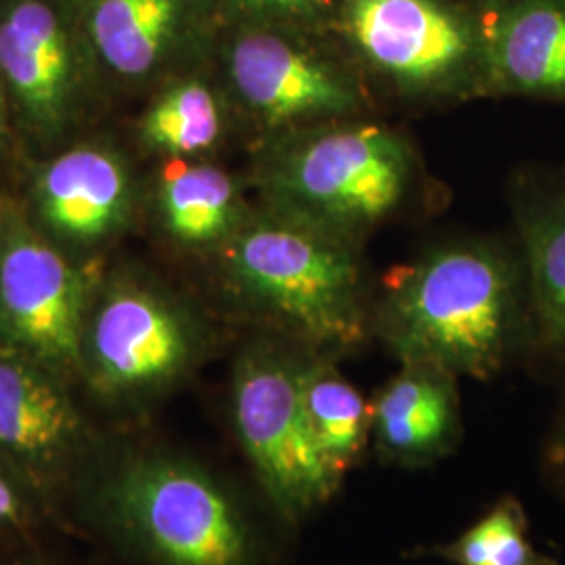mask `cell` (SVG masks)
<instances>
[{
  "instance_id": "6da1fadb",
  "label": "cell",
  "mask_w": 565,
  "mask_h": 565,
  "mask_svg": "<svg viewBox=\"0 0 565 565\" xmlns=\"http://www.w3.org/2000/svg\"><path fill=\"white\" fill-rule=\"evenodd\" d=\"M385 327L408 364L488 377L530 340L524 256L486 245L431 254L394 285Z\"/></svg>"
},
{
  "instance_id": "7a4b0ae2",
  "label": "cell",
  "mask_w": 565,
  "mask_h": 565,
  "mask_svg": "<svg viewBox=\"0 0 565 565\" xmlns=\"http://www.w3.org/2000/svg\"><path fill=\"white\" fill-rule=\"evenodd\" d=\"M228 266L249 300L321 343L361 338L359 270L335 231L289 214L235 239Z\"/></svg>"
},
{
  "instance_id": "3957f363",
  "label": "cell",
  "mask_w": 565,
  "mask_h": 565,
  "mask_svg": "<svg viewBox=\"0 0 565 565\" xmlns=\"http://www.w3.org/2000/svg\"><path fill=\"white\" fill-rule=\"evenodd\" d=\"M411 156L401 137L380 126L327 130L281 163L275 181L294 216L329 231L380 223L403 202Z\"/></svg>"
},
{
  "instance_id": "277c9868",
  "label": "cell",
  "mask_w": 565,
  "mask_h": 565,
  "mask_svg": "<svg viewBox=\"0 0 565 565\" xmlns=\"http://www.w3.org/2000/svg\"><path fill=\"white\" fill-rule=\"evenodd\" d=\"M235 422L264 488L282 513L298 515L331 497L338 480L312 440L298 366L270 352L249 354L235 380Z\"/></svg>"
},
{
  "instance_id": "5b68a950",
  "label": "cell",
  "mask_w": 565,
  "mask_h": 565,
  "mask_svg": "<svg viewBox=\"0 0 565 565\" xmlns=\"http://www.w3.org/2000/svg\"><path fill=\"white\" fill-rule=\"evenodd\" d=\"M120 509L163 564H245L247 532L239 513L193 467L172 461L132 467L121 480Z\"/></svg>"
},
{
  "instance_id": "8992f818",
  "label": "cell",
  "mask_w": 565,
  "mask_h": 565,
  "mask_svg": "<svg viewBox=\"0 0 565 565\" xmlns=\"http://www.w3.org/2000/svg\"><path fill=\"white\" fill-rule=\"evenodd\" d=\"M81 310V279L53 247L30 235L2 247L0 312L21 343L55 363L76 361Z\"/></svg>"
},
{
  "instance_id": "52a82bcc",
  "label": "cell",
  "mask_w": 565,
  "mask_h": 565,
  "mask_svg": "<svg viewBox=\"0 0 565 565\" xmlns=\"http://www.w3.org/2000/svg\"><path fill=\"white\" fill-rule=\"evenodd\" d=\"M231 78L243 102L270 124L340 118L359 105L342 76L273 34L235 44Z\"/></svg>"
},
{
  "instance_id": "ba28073f",
  "label": "cell",
  "mask_w": 565,
  "mask_h": 565,
  "mask_svg": "<svg viewBox=\"0 0 565 565\" xmlns=\"http://www.w3.org/2000/svg\"><path fill=\"white\" fill-rule=\"evenodd\" d=\"M348 20L369 61L411 86L450 78L467 53L461 25L431 0H350Z\"/></svg>"
},
{
  "instance_id": "9c48e42d",
  "label": "cell",
  "mask_w": 565,
  "mask_h": 565,
  "mask_svg": "<svg viewBox=\"0 0 565 565\" xmlns=\"http://www.w3.org/2000/svg\"><path fill=\"white\" fill-rule=\"evenodd\" d=\"M518 224L530 298V342L565 359V177H525Z\"/></svg>"
},
{
  "instance_id": "30bf717a",
  "label": "cell",
  "mask_w": 565,
  "mask_h": 565,
  "mask_svg": "<svg viewBox=\"0 0 565 565\" xmlns=\"http://www.w3.org/2000/svg\"><path fill=\"white\" fill-rule=\"evenodd\" d=\"M189 333L179 315L141 291L105 303L93 329L103 375L116 385H145L172 377L189 356Z\"/></svg>"
},
{
  "instance_id": "8fae6325",
  "label": "cell",
  "mask_w": 565,
  "mask_h": 565,
  "mask_svg": "<svg viewBox=\"0 0 565 565\" xmlns=\"http://www.w3.org/2000/svg\"><path fill=\"white\" fill-rule=\"evenodd\" d=\"M499 90L565 103V0H507L488 39Z\"/></svg>"
},
{
  "instance_id": "7c38bea8",
  "label": "cell",
  "mask_w": 565,
  "mask_h": 565,
  "mask_svg": "<svg viewBox=\"0 0 565 565\" xmlns=\"http://www.w3.org/2000/svg\"><path fill=\"white\" fill-rule=\"evenodd\" d=\"M0 70L25 114L60 124L72 88V63L60 20L41 0H23L0 23Z\"/></svg>"
},
{
  "instance_id": "4fadbf2b",
  "label": "cell",
  "mask_w": 565,
  "mask_h": 565,
  "mask_svg": "<svg viewBox=\"0 0 565 565\" xmlns=\"http://www.w3.org/2000/svg\"><path fill=\"white\" fill-rule=\"evenodd\" d=\"M39 198L44 218L63 235L95 239L124 216L128 182L114 156L81 147L42 172Z\"/></svg>"
},
{
  "instance_id": "5bb4252c",
  "label": "cell",
  "mask_w": 565,
  "mask_h": 565,
  "mask_svg": "<svg viewBox=\"0 0 565 565\" xmlns=\"http://www.w3.org/2000/svg\"><path fill=\"white\" fill-rule=\"evenodd\" d=\"M371 419L377 443L390 457H436L455 434V398L445 371L411 364L380 394Z\"/></svg>"
},
{
  "instance_id": "9a60e30c",
  "label": "cell",
  "mask_w": 565,
  "mask_h": 565,
  "mask_svg": "<svg viewBox=\"0 0 565 565\" xmlns=\"http://www.w3.org/2000/svg\"><path fill=\"white\" fill-rule=\"evenodd\" d=\"M179 21V0H97L90 34L105 63L142 76L162 60Z\"/></svg>"
},
{
  "instance_id": "2e32d148",
  "label": "cell",
  "mask_w": 565,
  "mask_h": 565,
  "mask_svg": "<svg viewBox=\"0 0 565 565\" xmlns=\"http://www.w3.org/2000/svg\"><path fill=\"white\" fill-rule=\"evenodd\" d=\"M72 413L60 392L20 363L0 361V446L42 455L65 440Z\"/></svg>"
},
{
  "instance_id": "e0dca14e",
  "label": "cell",
  "mask_w": 565,
  "mask_h": 565,
  "mask_svg": "<svg viewBox=\"0 0 565 565\" xmlns=\"http://www.w3.org/2000/svg\"><path fill=\"white\" fill-rule=\"evenodd\" d=\"M302 398L317 450L333 478L340 480L363 448L371 413L356 387L321 364L302 371Z\"/></svg>"
},
{
  "instance_id": "ac0fdd59",
  "label": "cell",
  "mask_w": 565,
  "mask_h": 565,
  "mask_svg": "<svg viewBox=\"0 0 565 565\" xmlns=\"http://www.w3.org/2000/svg\"><path fill=\"white\" fill-rule=\"evenodd\" d=\"M162 212L177 239L216 242L235 218V186L214 166L174 163L163 172Z\"/></svg>"
},
{
  "instance_id": "d6986e66",
  "label": "cell",
  "mask_w": 565,
  "mask_h": 565,
  "mask_svg": "<svg viewBox=\"0 0 565 565\" xmlns=\"http://www.w3.org/2000/svg\"><path fill=\"white\" fill-rule=\"evenodd\" d=\"M221 107L200 82L170 88L142 120L145 141L174 156L200 153L221 135Z\"/></svg>"
},
{
  "instance_id": "ffe728a7",
  "label": "cell",
  "mask_w": 565,
  "mask_h": 565,
  "mask_svg": "<svg viewBox=\"0 0 565 565\" xmlns=\"http://www.w3.org/2000/svg\"><path fill=\"white\" fill-rule=\"evenodd\" d=\"M446 555L459 565H546L527 541L522 507L507 499L469 527Z\"/></svg>"
},
{
  "instance_id": "44dd1931",
  "label": "cell",
  "mask_w": 565,
  "mask_h": 565,
  "mask_svg": "<svg viewBox=\"0 0 565 565\" xmlns=\"http://www.w3.org/2000/svg\"><path fill=\"white\" fill-rule=\"evenodd\" d=\"M21 507L18 494L13 488L7 484V480L0 476V524L15 522L20 518Z\"/></svg>"
},
{
  "instance_id": "7402d4cb",
  "label": "cell",
  "mask_w": 565,
  "mask_h": 565,
  "mask_svg": "<svg viewBox=\"0 0 565 565\" xmlns=\"http://www.w3.org/2000/svg\"><path fill=\"white\" fill-rule=\"evenodd\" d=\"M548 461L557 471L565 473V417L557 427V431L551 440V446H548Z\"/></svg>"
},
{
  "instance_id": "603a6c76",
  "label": "cell",
  "mask_w": 565,
  "mask_h": 565,
  "mask_svg": "<svg viewBox=\"0 0 565 565\" xmlns=\"http://www.w3.org/2000/svg\"><path fill=\"white\" fill-rule=\"evenodd\" d=\"M256 2L270 4V7H277V9H308L319 0H256Z\"/></svg>"
},
{
  "instance_id": "cb8c5ba5",
  "label": "cell",
  "mask_w": 565,
  "mask_h": 565,
  "mask_svg": "<svg viewBox=\"0 0 565 565\" xmlns=\"http://www.w3.org/2000/svg\"><path fill=\"white\" fill-rule=\"evenodd\" d=\"M546 565H555V564H553V562H551V564H546Z\"/></svg>"
}]
</instances>
